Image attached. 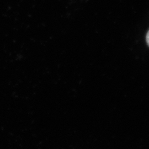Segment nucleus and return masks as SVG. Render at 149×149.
Masks as SVG:
<instances>
[{"instance_id": "f257e3e1", "label": "nucleus", "mask_w": 149, "mask_h": 149, "mask_svg": "<svg viewBox=\"0 0 149 149\" xmlns=\"http://www.w3.org/2000/svg\"><path fill=\"white\" fill-rule=\"evenodd\" d=\"M146 41H147V43L149 46V31L147 33V36H146Z\"/></svg>"}]
</instances>
